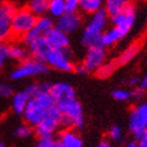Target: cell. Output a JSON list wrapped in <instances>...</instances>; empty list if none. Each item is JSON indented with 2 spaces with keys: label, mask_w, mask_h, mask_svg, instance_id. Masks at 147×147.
<instances>
[{
  "label": "cell",
  "mask_w": 147,
  "mask_h": 147,
  "mask_svg": "<svg viewBox=\"0 0 147 147\" xmlns=\"http://www.w3.org/2000/svg\"><path fill=\"white\" fill-rule=\"evenodd\" d=\"M55 106L50 92H40L35 96L28 100L25 111H24V119L28 125L35 126L41 121L48 109Z\"/></svg>",
  "instance_id": "6da1fadb"
},
{
  "label": "cell",
  "mask_w": 147,
  "mask_h": 147,
  "mask_svg": "<svg viewBox=\"0 0 147 147\" xmlns=\"http://www.w3.org/2000/svg\"><path fill=\"white\" fill-rule=\"evenodd\" d=\"M107 12L105 9H99L93 14L90 24L86 26L82 34V44L86 47H92L99 45L101 35L107 24Z\"/></svg>",
  "instance_id": "7a4b0ae2"
},
{
  "label": "cell",
  "mask_w": 147,
  "mask_h": 147,
  "mask_svg": "<svg viewBox=\"0 0 147 147\" xmlns=\"http://www.w3.org/2000/svg\"><path fill=\"white\" fill-rule=\"evenodd\" d=\"M55 107L61 113V122L60 125L65 126L67 129L72 127L80 128L84 125V113L82 107L76 99L65 101L63 104L55 105Z\"/></svg>",
  "instance_id": "3957f363"
},
{
  "label": "cell",
  "mask_w": 147,
  "mask_h": 147,
  "mask_svg": "<svg viewBox=\"0 0 147 147\" xmlns=\"http://www.w3.org/2000/svg\"><path fill=\"white\" fill-rule=\"evenodd\" d=\"M36 19L38 18L27 7L17 9L11 20V38L22 39L24 35L34 27Z\"/></svg>",
  "instance_id": "277c9868"
},
{
  "label": "cell",
  "mask_w": 147,
  "mask_h": 147,
  "mask_svg": "<svg viewBox=\"0 0 147 147\" xmlns=\"http://www.w3.org/2000/svg\"><path fill=\"white\" fill-rule=\"evenodd\" d=\"M61 122V113L60 111L53 106L48 109V112L45 114V117L41 119V121L38 125H35V133L39 138L42 137H51L53 132L57 129V127Z\"/></svg>",
  "instance_id": "5b68a950"
},
{
  "label": "cell",
  "mask_w": 147,
  "mask_h": 147,
  "mask_svg": "<svg viewBox=\"0 0 147 147\" xmlns=\"http://www.w3.org/2000/svg\"><path fill=\"white\" fill-rule=\"evenodd\" d=\"M45 63H47L51 67L55 69L64 72H71L74 69V65L72 64L71 52L68 51V48H65V50L51 48L50 52L46 55Z\"/></svg>",
  "instance_id": "8992f818"
},
{
  "label": "cell",
  "mask_w": 147,
  "mask_h": 147,
  "mask_svg": "<svg viewBox=\"0 0 147 147\" xmlns=\"http://www.w3.org/2000/svg\"><path fill=\"white\" fill-rule=\"evenodd\" d=\"M47 72H48V67L45 63H41V61H38L35 59H26L25 61H22L20 66H18L13 71L11 77L14 80H19L26 77L44 74V73Z\"/></svg>",
  "instance_id": "52a82bcc"
},
{
  "label": "cell",
  "mask_w": 147,
  "mask_h": 147,
  "mask_svg": "<svg viewBox=\"0 0 147 147\" xmlns=\"http://www.w3.org/2000/svg\"><path fill=\"white\" fill-rule=\"evenodd\" d=\"M17 12V6L6 0H0V42L11 39V20Z\"/></svg>",
  "instance_id": "ba28073f"
},
{
  "label": "cell",
  "mask_w": 147,
  "mask_h": 147,
  "mask_svg": "<svg viewBox=\"0 0 147 147\" xmlns=\"http://www.w3.org/2000/svg\"><path fill=\"white\" fill-rule=\"evenodd\" d=\"M134 20H136V6H134L131 1L127 3L121 8L118 14L112 17V21L114 24V27L118 28L125 35L133 27Z\"/></svg>",
  "instance_id": "9c48e42d"
},
{
  "label": "cell",
  "mask_w": 147,
  "mask_h": 147,
  "mask_svg": "<svg viewBox=\"0 0 147 147\" xmlns=\"http://www.w3.org/2000/svg\"><path fill=\"white\" fill-rule=\"evenodd\" d=\"M129 129L136 138L147 129V104H141L132 109L129 115Z\"/></svg>",
  "instance_id": "30bf717a"
},
{
  "label": "cell",
  "mask_w": 147,
  "mask_h": 147,
  "mask_svg": "<svg viewBox=\"0 0 147 147\" xmlns=\"http://www.w3.org/2000/svg\"><path fill=\"white\" fill-rule=\"evenodd\" d=\"M105 58H106L105 47H102L101 45H95V46L88 47V51L84 59L82 65L87 72L96 71L101 65H104Z\"/></svg>",
  "instance_id": "8fae6325"
},
{
  "label": "cell",
  "mask_w": 147,
  "mask_h": 147,
  "mask_svg": "<svg viewBox=\"0 0 147 147\" xmlns=\"http://www.w3.org/2000/svg\"><path fill=\"white\" fill-rule=\"evenodd\" d=\"M50 94L55 105L63 104L65 101H69L76 99V91L72 86L65 82H58L51 86Z\"/></svg>",
  "instance_id": "7c38bea8"
},
{
  "label": "cell",
  "mask_w": 147,
  "mask_h": 147,
  "mask_svg": "<svg viewBox=\"0 0 147 147\" xmlns=\"http://www.w3.org/2000/svg\"><path fill=\"white\" fill-rule=\"evenodd\" d=\"M81 17L78 13H65L57 21V28L65 34L72 33L78 30L81 25Z\"/></svg>",
  "instance_id": "4fadbf2b"
},
{
  "label": "cell",
  "mask_w": 147,
  "mask_h": 147,
  "mask_svg": "<svg viewBox=\"0 0 147 147\" xmlns=\"http://www.w3.org/2000/svg\"><path fill=\"white\" fill-rule=\"evenodd\" d=\"M44 38L46 39L47 44L50 45L51 48H57V50H65L68 48V36L64 32L59 31L57 27H52L48 30L45 34Z\"/></svg>",
  "instance_id": "5bb4252c"
},
{
  "label": "cell",
  "mask_w": 147,
  "mask_h": 147,
  "mask_svg": "<svg viewBox=\"0 0 147 147\" xmlns=\"http://www.w3.org/2000/svg\"><path fill=\"white\" fill-rule=\"evenodd\" d=\"M52 27H53V21L50 18L40 17L39 19H36V22H35L34 27L24 35L22 40L25 41L26 44H28L32 40H34L35 38H38V36H42L48 30H51Z\"/></svg>",
  "instance_id": "9a60e30c"
},
{
  "label": "cell",
  "mask_w": 147,
  "mask_h": 147,
  "mask_svg": "<svg viewBox=\"0 0 147 147\" xmlns=\"http://www.w3.org/2000/svg\"><path fill=\"white\" fill-rule=\"evenodd\" d=\"M27 46L30 48V52H31L32 57L35 60L41 61V63H45L46 55H47L48 52H50L51 47H50V45L47 44L46 39L44 38V35L35 38L34 40H32L31 42H28Z\"/></svg>",
  "instance_id": "2e32d148"
},
{
  "label": "cell",
  "mask_w": 147,
  "mask_h": 147,
  "mask_svg": "<svg viewBox=\"0 0 147 147\" xmlns=\"http://www.w3.org/2000/svg\"><path fill=\"white\" fill-rule=\"evenodd\" d=\"M141 46H142V40H138V41H136L134 44H132L118 59H115L113 61V63L115 64V66L125 65V64L128 63V61H131L134 57H136L139 53V51L141 50Z\"/></svg>",
  "instance_id": "e0dca14e"
},
{
  "label": "cell",
  "mask_w": 147,
  "mask_h": 147,
  "mask_svg": "<svg viewBox=\"0 0 147 147\" xmlns=\"http://www.w3.org/2000/svg\"><path fill=\"white\" fill-rule=\"evenodd\" d=\"M64 147H82V141L78 134L72 129H65L60 136V140Z\"/></svg>",
  "instance_id": "ac0fdd59"
},
{
  "label": "cell",
  "mask_w": 147,
  "mask_h": 147,
  "mask_svg": "<svg viewBox=\"0 0 147 147\" xmlns=\"http://www.w3.org/2000/svg\"><path fill=\"white\" fill-rule=\"evenodd\" d=\"M125 36L124 33H121L118 28L113 27L112 30H109L107 32H104V34L101 35V39L99 45H101L102 47H109L113 46L114 44H117L120 39H122Z\"/></svg>",
  "instance_id": "d6986e66"
},
{
  "label": "cell",
  "mask_w": 147,
  "mask_h": 147,
  "mask_svg": "<svg viewBox=\"0 0 147 147\" xmlns=\"http://www.w3.org/2000/svg\"><path fill=\"white\" fill-rule=\"evenodd\" d=\"M31 99L30 94L24 91V92H19L17 94L13 95V99H12V106H13V109L19 113V114H22L24 111H25V107L28 102V100Z\"/></svg>",
  "instance_id": "ffe728a7"
},
{
  "label": "cell",
  "mask_w": 147,
  "mask_h": 147,
  "mask_svg": "<svg viewBox=\"0 0 147 147\" xmlns=\"http://www.w3.org/2000/svg\"><path fill=\"white\" fill-rule=\"evenodd\" d=\"M48 4H50V0H31L27 8L35 17L36 16L42 17L48 11Z\"/></svg>",
  "instance_id": "44dd1931"
},
{
  "label": "cell",
  "mask_w": 147,
  "mask_h": 147,
  "mask_svg": "<svg viewBox=\"0 0 147 147\" xmlns=\"http://www.w3.org/2000/svg\"><path fill=\"white\" fill-rule=\"evenodd\" d=\"M127 3H129V0H106L105 11L107 12L108 16L114 17Z\"/></svg>",
  "instance_id": "7402d4cb"
},
{
  "label": "cell",
  "mask_w": 147,
  "mask_h": 147,
  "mask_svg": "<svg viewBox=\"0 0 147 147\" xmlns=\"http://www.w3.org/2000/svg\"><path fill=\"white\" fill-rule=\"evenodd\" d=\"M104 0H80V8L88 14H94L95 12L101 9Z\"/></svg>",
  "instance_id": "603a6c76"
},
{
  "label": "cell",
  "mask_w": 147,
  "mask_h": 147,
  "mask_svg": "<svg viewBox=\"0 0 147 147\" xmlns=\"http://www.w3.org/2000/svg\"><path fill=\"white\" fill-rule=\"evenodd\" d=\"M48 12L53 17H58V18L65 14V0H50Z\"/></svg>",
  "instance_id": "cb8c5ba5"
},
{
  "label": "cell",
  "mask_w": 147,
  "mask_h": 147,
  "mask_svg": "<svg viewBox=\"0 0 147 147\" xmlns=\"http://www.w3.org/2000/svg\"><path fill=\"white\" fill-rule=\"evenodd\" d=\"M117 68V66H115V64L114 63H108V64H104V65H101L99 68H98L96 71H95V74L99 77V78H101V79H104V78H107V77H109L112 74V73L114 72V69Z\"/></svg>",
  "instance_id": "d4e9b609"
},
{
  "label": "cell",
  "mask_w": 147,
  "mask_h": 147,
  "mask_svg": "<svg viewBox=\"0 0 147 147\" xmlns=\"http://www.w3.org/2000/svg\"><path fill=\"white\" fill-rule=\"evenodd\" d=\"M8 54H9V58L21 60V61H25L27 59V52L22 47H19V46H9Z\"/></svg>",
  "instance_id": "484cf974"
},
{
  "label": "cell",
  "mask_w": 147,
  "mask_h": 147,
  "mask_svg": "<svg viewBox=\"0 0 147 147\" xmlns=\"http://www.w3.org/2000/svg\"><path fill=\"white\" fill-rule=\"evenodd\" d=\"M8 51H9V46L3 41L0 42V69L4 67L6 60L9 58Z\"/></svg>",
  "instance_id": "4316f807"
},
{
  "label": "cell",
  "mask_w": 147,
  "mask_h": 147,
  "mask_svg": "<svg viewBox=\"0 0 147 147\" xmlns=\"http://www.w3.org/2000/svg\"><path fill=\"white\" fill-rule=\"evenodd\" d=\"M80 0H65V13H77Z\"/></svg>",
  "instance_id": "83f0119b"
},
{
  "label": "cell",
  "mask_w": 147,
  "mask_h": 147,
  "mask_svg": "<svg viewBox=\"0 0 147 147\" xmlns=\"http://www.w3.org/2000/svg\"><path fill=\"white\" fill-rule=\"evenodd\" d=\"M113 98L119 101H125V100H128L129 98H132V94L131 92L125 91V90H115L113 92Z\"/></svg>",
  "instance_id": "f1b7e54d"
},
{
  "label": "cell",
  "mask_w": 147,
  "mask_h": 147,
  "mask_svg": "<svg viewBox=\"0 0 147 147\" xmlns=\"http://www.w3.org/2000/svg\"><path fill=\"white\" fill-rule=\"evenodd\" d=\"M31 133H32V128L27 125H21L16 131L17 137H19V138H27L31 136Z\"/></svg>",
  "instance_id": "f546056e"
},
{
  "label": "cell",
  "mask_w": 147,
  "mask_h": 147,
  "mask_svg": "<svg viewBox=\"0 0 147 147\" xmlns=\"http://www.w3.org/2000/svg\"><path fill=\"white\" fill-rule=\"evenodd\" d=\"M55 140L52 137H42L39 139L38 147H54Z\"/></svg>",
  "instance_id": "4dcf8cb0"
},
{
  "label": "cell",
  "mask_w": 147,
  "mask_h": 147,
  "mask_svg": "<svg viewBox=\"0 0 147 147\" xmlns=\"http://www.w3.org/2000/svg\"><path fill=\"white\" fill-rule=\"evenodd\" d=\"M137 139V147H147V129H145Z\"/></svg>",
  "instance_id": "1f68e13d"
},
{
  "label": "cell",
  "mask_w": 147,
  "mask_h": 147,
  "mask_svg": "<svg viewBox=\"0 0 147 147\" xmlns=\"http://www.w3.org/2000/svg\"><path fill=\"white\" fill-rule=\"evenodd\" d=\"M12 87L7 84H0V96H9L12 94Z\"/></svg>",
  "instance_id": "d6a6232c"
},
{
  "label": "cell",
  "mask_w": 147,
  "mask_h": 147,
  "mask_svg": "<svg viewBox=\"0 0 147 147\" xmlns=\"http://www.w3.org/2000/svg\"><path fill=\"white\" fill-rule=\"evenodd\" d=\"M109 137L115 141L119 140L121 138V129L118 126H113L111 129H109Z\"/></svg>",
  "instance_id": "836d02e7"
},
{
  "label": "cell",
  "mask_w": 147,
  "mask_h": 147,
  "mask_svg": "<svg viewBox=\"0 0 147 147\" xmlns=\"http://www.w3.org/2000/svg\"><path fill=\"white\" fill-rule=\"evenodd\" d=\"M133 98H137V99H139V98H141L144 95V90H141L140 87H137V88H134V91L131 93Z\"/></svg>",
  "instance_id": "e575fe53"
},
{
  "label": "cell",
  "mask_w": 147,
  "mask_h": 147,
  "mask_svg": "<svg viewBox=\"0 0 147 147\" xmlns=\"http://www.w3.org/2000/svg\"><path fill=\"white\" fill-rule=\"evenodd\" d=\"M73 71H76V72L80 73V74H84V73H87V71H86V68L84 67V65H80V66H76V67H74V69H73Z\"/></svg>",
  "instance_id": "d590c367"
},
{
  "label": "cell",
  "mask_w": 147,
  "mask_h": 147,
  "mask_svg": "<svg viewBox=\"0 0 147 147\" xmlns=\"http://www.w3.org/2000/svg\"><path fill=\"white\" fill-rule=\"evenodd\" d=\"M139 87H140L141 90H146V88H147V76H146L144 79L140 80V82H139Z\"/></svg>",
  "instance_id": "8d00e7d4"
},
{
  "label": "cell",
  "mask_w": 147,
  "mask_h": 147,
  "mask_svg": "<svg viewBox=\"0 0 147 147\" xmlns=\"http://www.w3.org/2000/svg\"><path fill=\"white\" fill-rule=\"evenodd\" d=\"M139 82H140V80H139L138 77H133V78H131V80L128 81V84L131 85V86H136V85H138Z\"/></svg>",
  "instance_id": "74e56055"
},
{
  "label": "cell",
  "mask_w": 147,
  "mask_h": 147,
  "mask_svg": "<svg viewBox=\"0 0 147 147\" xmlns=\"http://www.w3.org/2000/svg\"><path fill=\"white\" fill-rule=\"evenodd\" d=\"M99 147H111V145H109L107 141H102V142L99 145Z\"/></svg>",
  "instance_id": "f35d334b"
},
{
  "label": "cell",
  "mask_w": 147,
  "mask_h": 147,
  "mask_svg": "<svg viewBox=\"0 0 147 147\" xmlns=\"http://www.w3.org/2000/svg\"><path fill=\"white\" fill-rule=\"evenodd\" d=\"M126 147H137V142L136 141H131Z\"/></svg>",
  "instance_id": "ab89813d"
},
{
  "label": "cell",
  "mask_w": 147,
  "mask_h": 147,
  "mask_svg": "<svg viewBox=\"0 0 147 147\" xmlns=\"http://www.w3.org/2000/svg\"><path fill=\"white\" fill-rule=\"evenodd\" d=\"M54 147H64V146H63V144H61L60 141H55V146Z\"/></svg>",
  "instance_id": "60d3db41"
},
{
  "label": "cell",
  "mask_w": 147,
  "mask_h": 147,
  "mask_svg": "<svg viewBox=\"0 0 147 147\" xmlns=\"http://www.w3.org/2000/svg\"><path fill=\"white\" fill-rule=\"evenodd\" d=\"M0 147H5V145H4V144H1V142H0Z\"/></svg>",
  "instance_id": "b9f144b4"
},
{
  "label": "cell",
  "mask_w": 147,
  "mask_h": 147,
  "mask_svg": "<svg viewBox=\"0 0 147 147\" xmlns=\"http://www.w3.org/2000/svg\"><path fill=\"white\" fill-rule=\"evenodd\" d=\"M36 147H38V146H36Z\"/></svg>",
  "instance_id": "7bdbcfd3"
}]
</instances>
